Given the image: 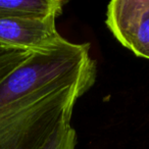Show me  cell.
<instances>
[{
  "label": "cell",
  "mask_w": 149,
  "mask_h": 149,
  "mask_svg": "<svg viewBox=\"0 0 149 149\" xmlns=\"http://www.w3.org/2000/svg\"><path fill=\"white\" fill-rule=\"evenodd\" d=\"M105 23L123 46L149 60V0H113Z\"/></svg>",
  "instance_id": "2"
},
{
  "label": "cell",
  "mask_w": 149,
  "mask_h": 149,
  "mask_svg": "<svg viewBox=\"0 0 149 149\" xmlns=\"http://www.w3.org/2000/svg\"><path fill=\"white\" fill-rule=\"evenodd\" d=\"M90 49L64 39L33 52L0 84V149H41L58 127L70 124L77 100L96 80Z\"/></svg>",
  "instance_id": "1"
},
{
  "label": "cell",
  "mask_w": 149,
  "mask_h": 149,
  "mask_svg": "<svg viewBox=\"0 0 149 149\" xmlns=\"http://www.w3.org/2000/svg\"><path fill=\"white\" fill-rule=\"evenodd\" d=\"M55 19H0V45L29 52L53 49L64 40L56 30Z\"/></svg>",
  "instance_id": "3"
},
{
  "label": "cell",
  "mask_w": 149,
  "mask_h": 149,
  "mask_svg": "<svg viewBox=\"0 0 149 149\" xmlns=\"http://www.w3.org/2000/svg\"><path fill=\"white\" fill-rule=\"evenodd\" d=\"M9 49H10V48H6V47H4V46L0 45V54L4 53V52H6L7 50H9Z\"/></svg>",
  "instance_id": "7"
},
{
  "label": "cell",
  "mask_w": 149,
  "mask_h": 149,
  "mask_svg": "<svg viewBox=\"0 0 149 149\" xmlns=\"http://www.w3.org/2000/svg\"><path fill=\"white\" fill-rule=\"evenodd\" d=\"M77 145V133L70 124L59 126L47 139L41 149H74Z\"/></svg>",
  "instance_id": "5"
},
{
  "label": "cell",
  "mask_w": 149,
  "mask_h": 149,
  "mask_svg": "<svg viewBox=\"0 0 149 149\" xmlns=\"http://www.w3.org/2000/svg\"><path fill=\"white\" fill-rule=\"evenodd\" d=\"M65 3L62 0H0V19L57 17Z\"/></svg>",
  "instance_id": "4"
},
{
  "label": "cell",
  "mask_w": 149,
  "mask_h": 149,
  "mask_svg": "<svg viewBox=\"0 0 149 149\" xmlns=\"http://www.w3.org/2000/svg\"><path fill=\"white\" fill-rule=\"evenodd\" d=\"M33 52L24 51L17 49H9L4 53L0 54V84L2 83L9 74L21 66Z\"/></svg>",
  "instance_id": "6"
}]
</instances>
